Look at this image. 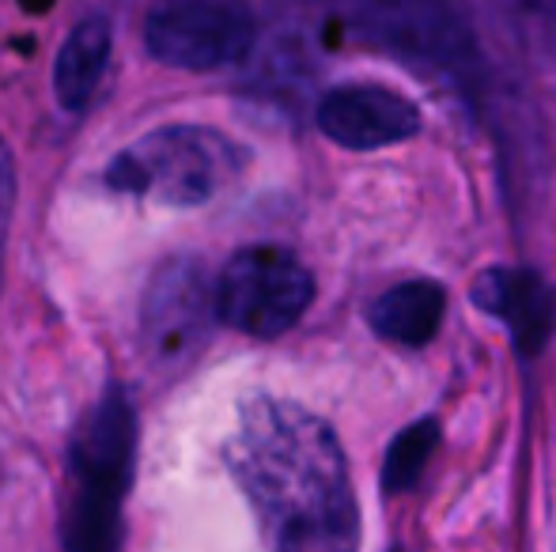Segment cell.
Here are the masks:
<instances>
[{
  "label": "cell",
  "mask_w": 556,
  "mask_h": 552,
  "mask_svg": "<svg viewBox=\"0 0 556 552\" xmlns=\"http://www.w3.org/2000/svg\"><path fill=\"white\" fill-rule=\"evenodd\" d=\"M247 167V152L208 126H160L137 137L106 163L103 185L125 197L167 208L213 201Z\"/></svg>",
  "instance_id": "3957f363"
},
{
  "label": "cell",
  "mask_w": 556,
  "mask_h": 552,
  "mask_svg": "<svg viewBox=\"0 0 556 552\" xmlns=\"http://www.w3.org/2000/svg\"><path fill=\"white\" fill-rule=\"evenodd\" d=\"M220 322L254 341L288 333L315 303V277L285 246H247L216 277Z\"/></svg>",
  "instance_id": "277c9868"
},
{
  "label": "cell",
  "mask_w": 556,
  "mask_h": 552,
  "mask_svg": "<svg viewBox=\"0 0 556 552\" xmlns=\"http://www.w3.org/2000/svg\"><path fill=\"white\" fill-rule=\"evenodd\" d=\"M220 325L216 303V277L208 266L190 254L160 261L144 284L140 299V345L155 363H186L213 341Z\"/></svg>",
  "instance_id": "52a82bcc"
},
{
  "label": "cell",
  "mask_w": 556,
  "mask_h": 552,
  "mask_svg": "<svg viewBox=\"0 0 556 552\" xmlns=\"http://www.w3.org/2000/svg\"><path fill=\"white\" fill-rule=\"evenodd\" d=\"M137 462V413L122 386H106L68 447L61 545L65 552H117L122 503Z\"/></svg>",
  "instance_id": "7a4b0ae2"
},
{
  "label": "cell",
  "mask_w": 556,
  "mask_h": 552,
  "mask_svg": "<svg viewBox=\"0 0 556 552\" xmlns=\"http://www.w3.org/2000/svg\"><path fill=\"white\" fill-rule=\"evenodd\" d=\"M446 314V292L435 280H405V284L382 292L367 307V325L375 337L402 348H420L440 333Z\"/></svg>",
  "instance_id": "8fae6325"
},
{
  "label": "cell",
  "mask_w": 556,
  "mask_h": 552,
  "mask_svg": "<svg viewBox=\"0 0 556 552\" xmlns=\"http://www.w3.org/2000/svg\"><path fill=\"white\" fill-rule=\"evenodd\" d=\"M257 42V15L247 0H152L144 46L160 65L213 73L242 61Z\"/></svg>",
  "instance_id": "8992f818"
},
{
  "label": "cell",
  "mask_w": 556,
  "mask_h": 552,
  "mask_svg": "<svg viewBox=\"0 0 556 552\" xmlns=\"http://www.w3.org/2000/svg\"><path fill=\"white\" fill-rule=\"evenodd\" d=\"M473 303L511 330L515 348L538 356L553 337L556 292L530 269H484L473 284Z\"/></svg>",
  "instance_id": "9c48e42d"
},
{
  "label": "cell",
  "mask_w": 556,
  "mask_h": 552,
  "mask_svg": "<svg viewBox=\"0 0 556 552\" xmlns=\"http://www.w3.org/2000/svg\"><path fill=\"white\" fill-rule=\"evenodd\" d=\"M435 439H440V424L432 416L409 424L387 450V462H382V488L387 492H409L413 485L425 473L428 458L435 450Z\"/></svg>",
  "instance_id": "7c38bea8"
},
{
  "label": "cell",
  "mask_w": 556,
  "mask_h": 552,
  "mask_svg": "<svg viewBox=\"0 0 556 552\" xmlns=\"http://www.w3.org/2000/svg\"><path fill=\"white\" fill-rule=\"evenodd\" d=\"M315 121L333 144L349 152H375L417 137L420 111L405 95L379 84H344L318 99Z\"/></svg>",
  "instance_id": "ba28073f"
},
{
  "label": "cell",
  "mask_w": 556,
  "mask_h": 552,
  "mask_svg": "<svg viewBox=\"0 0 556 552\" xmlns=\"http://www.w3.org/2000/svg\"><path fill=\"white\" fill-rule=\"evenodd\" d=\"M111 50H114V30L106 15H84L68 30L50 73L53 99H58L61 111L84 114L96 103L99 88L106 80V68H111Z\"/></svg>",
  "instance_id": "30bf717a"
},
{
  "label": "cell",
  "mask_w": 556,
  "mask_h": 552,
  "mask_svg": "<svg viewBox=\"0 0 556 552\" xmlns=\"http://www.w3.org/2000/svg\"><path fill=\"white\" fill-rule=\"evenodd\" d=\"M352 23L375 46L473 88L481 73L473 35L454 0H349Z\"/></svg>",
  "instance_id": "5b68a950"
},
{
  "label": "cell",
  "mask_w": 556,
  "mask_h": 552,
  "mask_svg": "<svg viewBox=\"0 0 556 552\" xmlns=\"http://www.w3.org/2000/svg\"><path fill=\"white\" fill-rule=\"evenodd\" d=\"M269 552H359V503L333 427L311 409L257 394L224 447Z\"/></svg>",
  "instance_id": "6da1fadb"
},
{
  "label": "cell",
  "mask_w": 556,
  "mask_h": 552,
  "mask_svg": "<svg viewBox=\"0 0 556 552\" xmlns=\"http://www.w3.org/2000/svg\"><path fill=\"white\" fill-rule=\"evenodd\" d=\"M15 213V159L12 147L0 140V277H4V251H8V231H12Z\"/></svg>",
  "instance_id": "4fadbf2b"
}]
</instances>
